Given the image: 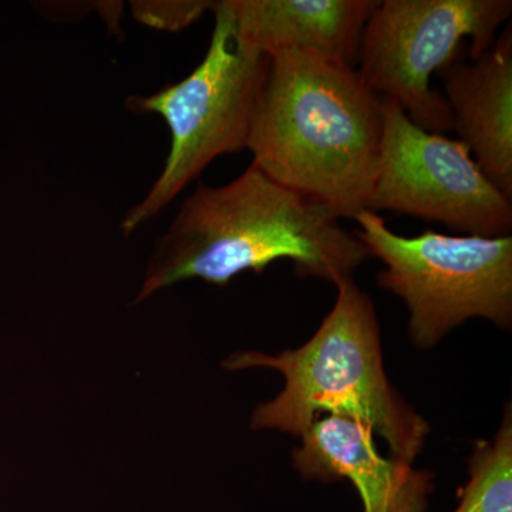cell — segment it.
I'll return each mask as SVG.
<instances>
[{"instance_id": "cell-1", "label": "cell", "mask_w": 512, "mask_h": 512, "mask_svg": "<svg viewBox=\"0 0 512 512\" xmlns=\"http://www.w3.org/2000/svg\"><path fill=\"white\" fill-rule=\"evenodd\" d=\"M367 258L365 245L326 205L271 180L254 164L222 187L200 184L158 242L138 301L200 278L227 285L288 259L299 276L338 285Z\"/></svg>"}, {"instance_id": "cell-2", "label": "cell", "mask_w": 512, "mask_h": 512, "mask_svg": "<svg viewBox=\"0 0 512 512\" xmlns=\"http://www.w3.org/2000/svg\"><path fill=\"white\" fill-rule=\"evenodd\" d=\"M382 141V99L356 69L296 52L271 57L247 143L271 180L355 220L369 207Z\"/></svg>"}, {"instance_id": "cell-3", "label": "cell", "mask_w": 512, "mask_h": 512, "mask_svg": "<svg viewBox=\"0 0 512 512\" xmlns=\"http://www.w3.org/2000/svg\"><path fill=\"white\" fill-rule=\"evenodd\" d=\"M335 286L332 311L301 348L278 356L235 353L222 366L232 372L269 367L285 377L284 390L256 407L252 429L302 436L322 414L350 417L382 437L390 457L413 466L429 436V423L387 379L370 296L353 279Z\"/></svg>"}, {"instance_id": "cell-4", "label": "cell", "mask_w": 512, "mask_h": 512, "mask_svg": "<svg viewBox=\"0 0 512 512\" xmlns=\"http://www.w3.org/2000/svg\"><path fill=\"white\" fill-rule=\"evenodd\" d=\"M211 10L215 25L202 62L181 82L127 101L131 110L163 117L171 147L163 173L121 222L126 235L156 217L215 158L247 148L271 57L239 39L222 2Z\"/></svg>"}, {"instance_id": "cell-5", "label": "cell", "mask_w": 512, "mask_h": 512, "mask_svg": "<svg viewBox=\"0 0 512 512\" xmlns=\"http://www.w3.org/2000/svg\"><path fill=\"white\" fill-rule=\"evenodd\" d=\"M353 232L386 268L377 284L399 296L410 312L414 346L431 349L468 319L512 325V237H453L424 231L397 235L375 211L356 215Z\"/></svg>"}, {"instance_id": "cell-6", "label": "cell", "mask_w": 512, "mask_h": 512, "mask_svg": "<svg viewBox=\"0 0 512 512\" xmlns=\"http://www.w3.org/2000/svg\"><path fill=\"white\" fill-rule=\"evenodd\" d=\"M511 13V0H383L363 30L357 73L416 126L446 134L453 117L431 76L456 62L467 40L471 59L487 52Z\"/></svg>"}, {"instance_id": "cell-7", "label": "cell", "mask_w": 512, "mask_h": 512, "mask_svg": "<svg viewBox=\"0 0 512 512\" xmlns=\"http://www.w3.org/2000/svg\"><path fill=\"white\" fill-rule=\"evenodd\" d=\"M382 113V154L367 210L477 237L511 234L512 200L485 177L466 143L416 126L394 100L382 99Z\"/></svg>"}, {"instance_id": "cell-8", "label": "cell", "mask_w": 512, "mask_h": 512, "mask_svg": "<svg viewBox=\"0 0 512 512\" xmlns=\"http://www.w3.org/2000/svg\"><path fill=\"white\" fill-rule=\"evenodd\" d=\"M373 436L362 421L319 417L302 434V446L293 450V467L306 480L350 481L363 512L429 511L436 490L433 474L382 456Z\"/></svg>"}, {"instance_id": "cell-9", "label": "cell", "mask_w": 512, "mask_h": 512, "mask_svg": "<svg viewBox=\"0 0 512 512\" xmlns=\"http://www.w3.org/2000/svg\"><path fill=\"white\" fill-rule=\"evenodd\" d=\"M377 0H222L242 42L262 55L296 52L355 69Z\"/></svg>"}, {"instance_id": "cell-10", "label": "cell", "mask_w": 512, "mask_h": 512, "mask_svg": "<svg viewBox=\"0 0 512 512\" xmlns=\"http://www.w3.org/2000/svg\"><path fill=\"white\" fill-rule=\"evenodd\" d=\"M453 130L485 177L512 200V29L471 63L456 60L440 72Z\"/></svg>"}, {"instance_id": "cell-11", "label": "cell", "mask_w": 512, "mask_h": 512, "mask_svg": "<svg viewBox=\"0 0 512 512\" xmlns=\"http://www.w3.org/2000/svg\"><path fill=\"white\" fill-rule=\"evenodd\" d=\"M453 512H512V416L505 409L503 423L491 441H478L470 458V478Z\"/></svg>"}, {"instance_id": "cell-12", "label": "cell", "mask_w": 512, "mask_h": 512, "mask_svg": "<svg viewBox=\"0 0 512 512\" xmlns=\"http://www.w3.org/2000/svg\"><path fill=\"white\" fill-rule=\"evenodd\" d=\"M144 6L140 3V8L136 12L138 19L148 23V25L157 26L167 30H180L187 28L195 20L201 18L208 9H212V2H165L154 3L156 9L146 3Z\"/></svg>"}]
</instances>
